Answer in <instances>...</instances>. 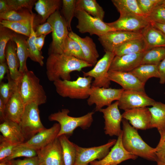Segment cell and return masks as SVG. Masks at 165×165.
Here are the masks:
<instances>
[{"label":"cell","mask_w":165,"mask_h":165,"mask_svg":"<svg viewBox=\"0 0 165 165\" xmlns=\"http://www.w3.org/2000/svg\"><path fill=\"white\" fill-rule=\"evenodd\" d=\"M38 106L34 103H30L25 106L24 110L19 124L26 141L46 128L40 120Z\"/></svg>","instance_id":"cell-7"},{"label":"cell","mask_w":165,"mask_h":165,"mask_svg":"<svg viewBox=\"0 0 165 165\" xmlns=\"http://www.w3.org/2000/svg\"><path fill=\"white\" fill-rule=\"evenodd\" d=\"M164 94H165V92H164Z\"/></svg>","instance_id":"cell-62"},{"label":"cell","mask_w":165,"mask_h":165,"mask_svg":"<svg viewBox=\"0 0 165 165\" xmlns=\"http://www.w3.org/2000/svg\"><path fill=\"white\" fill-rule=\"evenodd\" d=\"M60 0H38L35 4L34 9L41 16L40 23H45L48 18L57 10L61 5Z\"/></svg>","instance_id":"cell-28"},{"label":"cell","mask_w":165,"mask_h":165,"mask_svg":"<svg viewBox=\"0 0 165 165\" xmlns=\"http://www.w3.org/2000/svg\"><path fill=\"white\" fill-rule=\"evenodd\" d=\"M34 19L19 21L2 20H0V24L3 27L8 28L17 34L29 37L31 34V27L34 25Z\"/></svg>","instance_id":"cell-35"},{"label":"cell","mask_w":165,"mask_h":165,"mask_svg":"<svg viewBox=\"0 0 165 165\" xmlns=\"http://www.w3.org/2000/svg\"><path fill=\"white\" fill-rule=\"evenodd\" d=\"M62 12L66 20L68 30L72 31L71 23L76 10V0H63Z\"/></svg>","instance_id":"cell-42"},{"label":"cell","mask_w":165,"mask_h":165,"mask_svg":"<svg viewBox=\"0 0 165 165\" xmlns=\"http://www.w3.org/2000/svg\"><path fill=\"white\" fill-rule=\"evenodd\" d=\"M0 131L5 138L14 144L18 145L26 141L19 124L16 122L5 119L0 124Z\"/></svg>","instance_id":"cell-24"},{"label":"cell","mask_w":165,"mask_h":165,"mask_svg":"<svg viewBox=\"0 0 165 165\" xmlns=\"http://www.w3.org/2000/svg\"><path fill=\"white\" fill-rule=\"evenodd\" d=\"M162 5L163 6L165 7V0H163Z\"/></svg>","instance_id":"cell-60"},{"label":"cell","mask_w":165,"mask_h":165,"mask_svg":"<svg viewBox=\"0 0 165 165\" xmlns=\"http://www.w3.org/2000/svg\"><path fill=\"white\" fill-rule=\"evenodd\" d=\"M160 138L159 143H161L165 140V131L159 133Z\"/></svg>","instance_id":"cell-57"},{"label":"cell","mask_w":165,"mask_h":165,"mask_svg":"<svg viewBox=\"0 0 165 165\" xmlns=\"http://www.w3.org/2000/svg\"><path fill=\"white\" fill-rule=\"evenodd\" d=\"M165 58V47L149 49L144 52L141 64L158 65Z\"/></svg>","instance_id":"cell-36"},{"label":"cell","mask_w":165,"mask_h":165,"mask_svg":"<svg viewBox=\"0 0 165 165\" xmlns=\"http://www.w3.org/2000/svg\"><path fill=\"white\" fill-rule=\"evenodd\" d=\"M156 161L157 163V165H165V161L157 158Z\"/></svg>","instance_id":"cell-58"},{"label":"cell","mask_w":165,"mask_h":165,"mask_svg":"<svg viewBox=\"0 0 165 165\" xmlns=\"http://www.w3.org/2000/svg\"><path fill=\"white\" fill-rule=\"evenodd\" d=\"M75 16L78 20L76 28L81 33H88L90 35H95L99 37L108 32L116 31L103 20L91 16L82 10L76 9Z\"/></svg>","instance_id":"cell-8"},{"label":"cell","mask_w":165,"mask_h":165,"mask_svg":"<svg viewBox=\"0 0 165 165\" xmlns=\"http://www.w3.org/2000/svg\"><path fill=\"white\" fill-rule=\"evenodd\" d=\"M17 145L11 142L2 135H0V162L9 156Z\"/></svg>","instance_id":"cell-45"},{"label":"cell","mask_w":165,"mask_h":165,"mask_svg":"<svg viewBox=\"0 0 165 165\" xmlns=\"http://www.w3.org/2000/svg\"><path fill=\"white\" fill-rule=\"evenodd\" d=\"M58 138L61 146L65 165H74L76 156V144L71 142L66 135Z\"/></svg>","instance_id":"cell-34"},{"label":"cell","mask_w":165,"mask_h":165,"mask_svg":"<svg viewBox=\"0 0 165 165\" xmlns=\"http://www.w3.org/2000/svg\"><path fill=\"white\" fill-rule=\"evenodd\" d=\"M5 108V104L2 100L0 98V119L1 123L5 120L4 112Z\"/></svg>","instance_id":"cell-55"},{"label":"cell","mask_w":165,"mask_h":165,"mask_svg":"<svg viewBox=\"0 0 165 165\" xmlns=\"http://www.w3.org/2000/svg\"><path fill=\"white\" fill-rule=\"evenodd\" d=\"M63 54L85 61L79 44L76 41L69 37L68 36L66 38L64 43Z\"/></svg>","instance_id":"cell-38"},{"label":"cell","mask_w":165,"mask_h":165,"mask_svg":"<svg viewBox=\"0 0 165 165\" xmlns=\"http://www.w3.org/2000/svg\"><path fill=\"white\" fill-rule=\"evenodd\" d=\"M0 165H8L6 162H2L0 163Z\"/></svg>","instance_id":"cell-59"},{"label":"cell","mask_w":165,"mask_h":165,"mask_svg":"<svg viewBox=\"0 0 165 165\" xmlns=\"http://www.w3.org/2000/svg\"><path fill=\"white\" fill-rule=\"evenodd\" d=\"M140 33L148 49L165 47V35L153 26L151 23L143 29Z\"/></svg>","instance_id":"cell-26"},{"label":"cell","mask_w":165,"mask_h":165,"mask_svg":"<svg viewBox=\"0 0 165 165\" xmlns=\"http://www.w3.org/2000/svg\"><path fill=\"white\" fill-rule=\"evenodd\" d=\"M10 29L0 26V63L6 61L5 50L7 45L11 40L13 33Z\"/></svg>","instance_id":"cell-43"},{"label":"cell","mask_w":165,"mask_h":165,"mask_svg":"<svg viewBox=\"0 0 165 165\" xmlns=\"http://www.w3.org/2000/svg\"><path fill=\"white\" fill-rule=\"evenodd\" d=\"M148 49L142 36L132 39L125 42L116 48L114 51L115 56L140 53Z\"/></svg>","instance_id":"cell-27"},{"label":"cell","mask_w":165,"mask_h":165,"mask_svg":"<svg viewBox=\"0 0 165 165\" xmlns=\"http://www.w3.org/2000/svg\"><path fill=\"white\" fill-rule=\"evenodd\" d=\"M116 140H110L105 144L90 148H83L76 144V156L74 165H88L96 160L102 159L108 153Z\"/></svg>","instance_id":"cell-11"},{"label":"cell","mask_w":165,"mask_h":165,"mask_svg":"<svg viewBox=\"0 0 165 165\" xmlns=\"http://www.w3.org/2000/svg\"><path fill=\"white\" fill-rule=\"evenodd\" d=\"M46 36V35H42L36 37L34 40L35 44L39 51H41L43 46Z\"/></svg>","instance_id":"cell-53"},{"label":"cell","mask_w":165,"mask_h":165,"mask_svg":"<svg viewBox=\"0 0 165 165\" xmlns=\"http://www.w3.org/2000/svg\"><path fill=\"white\" fill-rule=\"evenodd\" d=\"M11 11L6 0H0V13H6Z\"/></svg>","instance_id":"cell-54"},{"label":"cell","mask_w":165,"mask_h":165,"mask_svg":"<svg viewBox=\"0 0 165 165\" xmlns=\"http://www.w3.org/2000/svg\"><path fill=\"white\" fill-rule=\"evenodd\" d=\"M47 21L51 24L53 28L52 41L49 54H63L64 43L69 33L66 20L58 10L51 15Z\"/></svg>","instance_id":"cell-6"},{"label":"cell","mask_w":165,"mask_h":165,"mask_svg":"<svg viewBox=\"0 0 165 165\" xmlns=\"http://www.w3.org/2000/svg\"><path fill=\"white\" fill-rule=\"evenodd\" d=\"M148 108L151 116L150 129L156 128L159 133L165 131V104L156 101Z\"/></svg>","instance_id":"cell-29"},{"label":"cell","mask_w":165,"mask_h":165,"mask_svg":"<svg viewBox=\"0 0 165 165\" xmlns=\"http://www.w3.org/2000/svg\"><path fill=\"white\" fill-rule=\"evenodd\" d=\"M108 77L110 81L118 84L125 90H132L145 92V84L141 82L130 72L109 71Z\"/></svg>","instance_id":"cell-20"},{"label":"cell","mask_w":165,"mask_h":165,"mask_svg":"<svg viewBox=\"0 0 165 165\" xmlns=\"http://www.w3.org/2000/svg\"><path fill=\"white\" fill-rule=\"evenodd\" d=\"M130 72L145 84L151 78H160L158 65H156L141 64Z\"/></svg>","instance_id":"cell-32"},{"label":"cell","mask_w":165,"mask_h":165,"mask_svg":"<svg viewBox=\"0 0 165 165\" xmlns=\"http://www.w3.org/2000/svg\"><path fill=\"white\" fill-rule=\"evenodd\" d=\"M16 82L25 105L32 103L40 105L46 102V93L40 83L39 79L33 71L28 70L21 73Z\"/></svg>","instance_id":"cell-3"},{"label":"cell","mask_w":165,"mask_h":165,"mask_svg":"<svg viewBox=\"0 0 165 165\" xmlns=\"http://www.w3.org/2000/svg\"><path fill=\"white\" fill-rule=\"evenodd\" d=\"M122 134L123 132L118 137L116 143L105 157L91 162L90 165H117L128 160L137 159V156L131 154L124 148L122 141Z\"/></svg>","instance_id":"cell-15"},{"label":"cell","mask_w":165,"mask_h":165,"mask_svg":"<svg viewBox=\"0 0 165 165\" xmlns=\"http://www.w3.org/2000/svg\"><path fill=\"white\" fill-rule=\"evenodd\" d=\"M122 141L125 149L131 154L148 160L156 161L157 157L153 148L146 143L136 129L123 119Z\"/></svg>","instance_id":"cell-2"},{"label":"cell","mask_w":165,"mask_h":165,"mask_svg":"<svg viewBox=\"0 0 165 165\" xmlns=\"http://www.w3.org/2000/svg\"><path fill=\"white\" fill-rule=\"evenodd\" d=\"M25 106L17 88L5 104V120H9L19 124L24 113Z\"/></svg>","instance_id":"cell-22"},{"label":"cell","mask_w":165,"mask_h":165,"mask_svg":"<svg viewBox=\"0 0 165 165\" xmlns=\"http://www.w3.org/2000/svg\"><path fill=\"white\" fill-rule=\"evenodd\" d=\"M124 90L92 86L90 95L87 100L88 105L95 104V111H99L105 106H108L115 101H118Z\"/></svg>","instance_id":"cell-10"},{"label":"cell","mask_w":165,"mask_h":165,"mask_svg":"<svg viewBox=\"0 0 165 165\" xmlns=\"http://www.w3.org/2000/svg\"><path fill=\"white\" fill-rule=\"evenodd\" d=\"M141 37L140 32L116 30L98 37V40L105 52H113L116 48L127 41Z\"/></svg>","instance_id":"cell-13"},{"label":"cell","mask_w":165,"mask_h":165,"mask_svg":"<svg viewBox=\"0 0 165 165\" xmlns=\"http://www.w3.org/2000/svg\"><path fill=\"white\" fill-rule=\"evenodd\" d=\"M93 66L86 62L64 54L49 55L46 62V74L50 81L59 79L70 80L73 72Z\"/></svg>","instance_id":"cell-1"},{"label":"cell","mask_w":165,"mask_h":165,"mask_svg":"<svg viewBox=\"0 0 165 165\" xmlns=\"http://www.w3.org/2000/svg\"><path fill=\"white\" fill-rule=\"evenodd\" d=\"M37 156V153L36 150L22 144H20L17 145L14 148L10 155L3 162H6L21 157L32 158Z\"/></svg>","instance_id":"cell-41"},{"label":"cell","mask_w":165,"mask_h":165,"mask_svg":"<svg viewBox=\"0 0 165 165\" xmlns=\"http://www.w3.org/2000/svg\"><path fill=\"white\" fill-rule=\"evenodd\" d=\"M93 79L79 76L74 81L60 79L53 82L57 92L62 97L84 99H88L90 95Z\"/></svg>","instance_id":"cell-5"},{"label":"cell","mask_w":165,"mask_h":165,"mask_svg":"<svg viewBox=\"0 0 165 165\" xmlns=\"http://www.w3.org/2000/svg\"><path fill=\"white\" fill-rule=\"evenodd\" d=\"M68 36L78 42L81 47L85 61L94 66L98 61L99 55L93 39L88 36L81 37L72 31L69 32Z\"/></svg>","instance_id":"cell-23"},{"label":"cell","mask_w":165,"mask_h":165,"mask_svg":"<svg viewBox=\"0 0 165 165\" xmlns=\"http://www.w3.org/2000/svg\"><path fill=\"white\" fill-rule=\"evenodd\" d=\"M150 23L146 16L134 15L119 16L116 21L107 23L116 31L140 32Z\"/></svg>","instance_id":"cell-16"},{"label":"cell","mask_w":165,"mask_h":165,"mask_svg":"<svg viewBox=\"0 0 165 165\" xmlns=\"http://www.w3.org/2000/svg\"><path fill=\"white\" fill-rule=\"evenodd\" d=\"M8 165H40V162L37 156L27 158L23 160L14 159L6 161Z\"/></svg>","instance_id":"cell-48"},{"label":"cell","mask_w":165,"mask_h":165,"mask_svg":"<svg viewBox=\"0 0 165 165\" xmlns=\"http://www.w3.org/2000/svg\"><path fill=\"white\" fill-rule=\"evenodd\" d=\"M160 75V83L161 84L165 83V58L158 65Z\"/></svg>","instance_id":"cell-51"},{"label":"cell","mask_w":165,"mask_h":165,"mask_svg":"<svg viewBox=\"0 0 165 165\" xmlns=\"http://www.w3.org/2000/svg\"><path fill=\"white\" fill-rule=\"evenodd\" d=\"M36 37L42 35H46L52 32L53 28L51 24L48 22L38 25L35 31Z\"/></svg>","instance_id":"cell-49"},{"label":"cell","mask_w":165,"mask_h":165,"mask_svg":"<svg viewBox=\"0 0 165 165\" xmlns=\"http://www.w3.org/2000/svg\"><path fill=\"white\" fill-rule=\"evenodd\" d=\"M137 130L150 129L151 116L148 108H139L124 111L122 115Z\"/></svg>","instance_id":"cell-18"},{"label":"cell","mask_w":165,"mask_h":165,"mask_svg":"<svg viewBox=\"0 0 165 165\" xmlns=\"http://www.w3.org/2000/svg\"><path fill=\"white\" fill-rule=\"evenodd\" d=\"M143 14L146 16L157 6L162 4L163 0H137Z\"/></svg>","instance_id":"cell-47"},{"label":"cell","mask_w":165,"mask_h":165,"mask_svg":"<svg viewBox=\"0 0 165 165\" xmlns=\"http://www.w3.org/2000/svg\"><path fill=\"white\" fill-rule=\"evenodd\" d=\"M60 129L59 124L54 123L50 128L45 129L29 140L21 144L37 151L46 146L57 138Z\"/></svg>","instance_id":"cell-19"},{"label":"cell","mask_w":165,"mask_h":165,"mask_svg":"<svg viewBox=\"0 0 165 165\" xmlns=\"http://www.w3.org/2000/svg\"><path fill=\"white\" fill-rule=\"evenodd\" d=\"M70 111L68 109H62L61 111L51 114L48 117L50 121L57 122L60 129L57 137L65 135H71L74 131L78 127L82 129H87L90 127L93 121L94 112H91L79 117L69 116Z\"/></svg>","instance_id":"cell-4"},{"label":"cell","mask_w":165,"mask_h":165,"mask_svg":"<svg viewBox=\"0 0 165 165\" xmlns=\"http://www.w3.org/2000/svg\"><path fill=\"white\" fill-rule=\"evenodd\" d=\"M152 24L154 27L161 31L165 35V24H160L151 22Z\"/></svg>","instance_id":"cell-56"},{"label":"cell","mask_w":165,"mask_h":165,"mask_svg":"<svg viewBox=\"0 0 165 165\" xmlns=\"http://www.w3.org/2000/svg\"><path fill=\"white\" fill-rule=\"evenodd\" d=\"M155 151L157 159L165 161V140L159 143L155 148Z\"/></svg>","instance_id":"cell-50"},{"label":"cell","mask_w":165,"mask_h":165,"mask_svg":"<svg viewBox=\"0 0 165 165\" xmlns=\"http://www.w3.org/2000/svg\"><path fill=\"white\" fill-rule=\"evenodd\" d=\"M7 82H2L0 84V98L6 104L17 88L16 81L11 78L9 72L7 73Z\"/></svg>","instance_id":"cell-40"},{"label":"cell","mask_w":165,"mask_h":165,"mask_svg":"<svg viewBox=\"0 0 165 165\" xmlns=\"http://www.w3.org/2000/svg\"><path fill=\"white\" fill-rule=\"evenodd\" d=\"M37 151L40 163L44 165H65L61 146L58 137Z\"/></svg>","instance_id":"cell-17"},{"label":"cell","mask_w":165,"mask_h":165,"mask_svg":"<svg viewBox=\"0 0 165 165\" xmlns=\"http://www.w3.org/2000/svg\"><path fill=\"white\" fill-rule=\"evenodd\" d=\"M117 101L119 108L124 111L152 106L156 102L145 92L132 90H124Z\"/></svg>","instance_id":"cell-12"},{"label":"cell","mask_w":165,"mask_h":165,"mask_svg":"<svg viewBox=\"0 0 165 165\" xmlns=\"http://www.w3.org/2000/svg\"><path fill=\"white\" fill-rule=\"evenodd\" d=\"M11 11H19L23 8H26L31 13L32 9L36 2L35 0H6Z\"/></svg>","instance_id":"cell-44"},{"label":"cell","mask_w":165,"mask_h":165,"mask_svg":"<svg viewBox=\"0 0 165 165\" xmlns=\"http://www.w3.org/2000/svg\"><path fill=\"white\" fill-rule=\"evenodd\" d=\"M11 40L16 43V53L20 63L19 71L21 73L28 70L26 61L29 57L27 40L22 36L13 33Z\"/></svg>","instance_id":"cell-30"},{"label":"cell","mask_w":165,"mask_h":165,"mask_svg":"<svg viewBox=\"0 0 165 165\" xmlns=\"http://www.w3.org/2000/svg\"><path fill=\"white\" fill-rule=\"evenodd\" d=\"M115 56L114 52H106L92 69L87 72H83V76L90 77L94 79L92 86L109 87L111 81L108 78V74L111 64Z\"/></svg>","instance_id":"cell-9"},{"label":"cell","mask_w":165,"mask_h":165,"mask_svg":"<svg viewBox=\"0 0 165 165\" xmlns=\"http://www.w3.org/2000/svg\"><path fill=\"white\" fill-rule=\"evenodd\" d=\"M146 17L151 22L165 24V7L162 4L158 5Z\"/></svg>","instance_id":"cell-46"},{"label":"cell","mask_w":165,"mask_h":165,"mask_svg":"<svg viewBox=\"0 0 165 165\" xmlns=\"http://www.w3.org/2000/svg\"><path fill=\"white\" fill-rule=\"evenodd\" d=\"M34 27V25L32 26L30 36L27 40L29 57L32 61L38 63L41 66H42L44 65V57L42 55L41 51L38 49L35 44L34 40L36 36Z\"/></svg>","instance_id":"cell-37"},{"label":"cell","mask_w":165,"mask_h":165,"mask_svg":"<svg viewBox=\"0 0 165 165\" xmlns=\"http://www.w3.org/2000/svg\"><path fill=\"white\" fill-rule=\"evenodd\" d=\"M120 16L128 15L145 16L141 10L137 0H112Z\"/></svg>","instance_id":"cell-31"},{"label":"cell","mask_w":165,"mask_h":165,"mask_svg":"<svg viewBox=\"0 0 165 165\" xmlns=\"http://www.w3.org/2000/svg\"><path fill=\"white\" fill-rule=\"evenodd\" d=\"M9 72V68L6 61L0 63V83L2 82L5 74Z\"/></svg>","instance_id":"cell-52"},{"label":"cell","mask_w":165,"mask_h":165,"mask_svg":"<svg viewBox=\"0 0 165 165\" xmlns=\"http://www.w3.org/2000/svg\"><path fill=\"white\" fill-rule=\"evenodd\" d=\"M76 9L82 10L88 14L103 20L105 12L95 0H76Z\"/></svg>","instance_id":"cell-33"},{"label":"cell","mask_w":165,"mask_h":165,"mask_svg":"<svg viewBox=\"0 0 165 165\" xmlns=\"http://www.w3.org/2000/svg\"><path fill=\"white\" fill-rule=\"evenodd\" d=\"M144 52L115 56L109 71L130 72L141 64Z\"/></svg>","instance_id":"cell-21"},{"label":"cell","mask_w":165,"mask_h":165,"mask_svg":"<svg viewBox=\"0 0 165 165\" xmlns=\"http://www.w3.org/2000/svg\"><path fill=\"white\" fill-rule=\"evenodd\" d=\"M16 45L11 40L9 42L6 49L5 56L10 77L16 82L21 73L19 71L20 63L17 54Z\"/></svg>","instance_id":"cell-25"},{"label":"cell","mask_w":165,"mask_h":165,"mask_svg":"<svg viewBox=\"0 0 165 165\" xmlns=\"http://www.w3.org/2000/svg\"><path fill=\"white\" fill-rule=\"evenodd\" d=\"M99 112L103 115L105 134L110 136H119L123 132L120 124L123 118L119 109L118 101L105 108H102Z\"/></svg>","instance_id":"cell-14"},{"label":"cell","mask_w":165,"mask_h":165,"mask_svg":"<svg viewBox=\"0 0 165 165\" xmlns=\"http://www.w3.org/2000/svg\"><path fill=\"white\" fill-rule=\"evenodd\" d=\"M40 165H44L42 163H40Z\"/></svg>","instance_id":"cell-61"},{"label":"cell","mask_w":165,"mask_h":165,"mask_svg":"<svg viewBox=\"0 0 165 165\" xmlns=\"http://www.w3.org/2000/svg\"><path fill=\"white\" fill-rule=\"evenodd\" d=\"M12 10L0 13V20H4L10 21L31 20L35 18V14L31 13L28 9L19 11Z\"/></svg>","instance_id":"cell-39"}]
</instances>
